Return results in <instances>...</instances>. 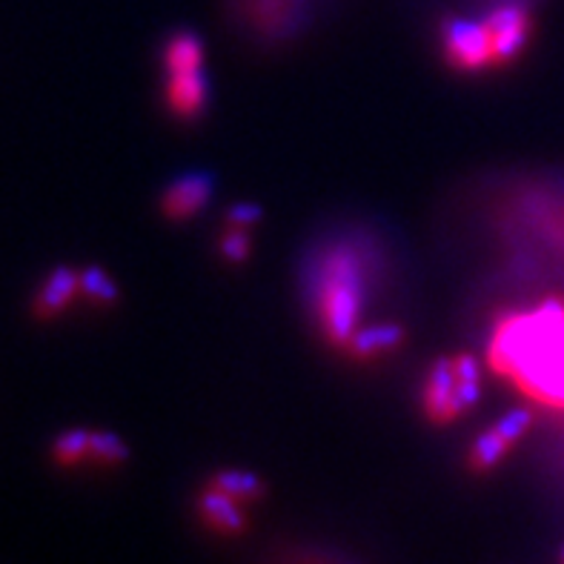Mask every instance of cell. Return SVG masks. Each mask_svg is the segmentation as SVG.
Masks as SVG:
<instances>
[{
	"label": "cell",
	"mask_w": 564,
	"mask_h": 564,
	"mask_svg": "<svg viewBox=\"0 0 564 564\" xmlns=\"http://www.w3.org/2000/svg\"><path fill=\"white\" fill-rule=\"evenodd\" d=\"M207 485L215 487V490H221V494L232 496V499L241 501V505H256V501L264 499L267 494L264 481L247 470H218L209 476Z\"/></svg>",
	"instance_id": "cell-13"
},
{
	"label": "cell",
	"mask_w": 564,
	"mask_h": 564,
	"mask_svg": "<svg viewBox=\"0 0 564 564\" xmlns=\"http://www.w3.org/2000/svg\"><path fill=\"white\" fill-rule=\"evenodd\" d=\"M530 427H533V413L522 408L510 410V413L501 415L499 422L481 430L479 436L473 438L470 447H467L465 462L470 467V473H476V476L494 473L516 444L528 436Z\"/></svg>",
	"instance_id": "cell-6"
},
{
	"label": "cell",
	"mask_w": 564,
	"mask_h": 564,
	"mask_svg": "<svg viewBox=\"0 0 564 564\" xmlns=\"http://www.w3.org/2000/svg\"><path fill=\"white\" fill-rule=\"evenodd\" d=\"M473 7H479L481 12H487V9L499 7V3H524V7H533L536 0H470Z\"/></svg>",
	"instance_id": "cell-19"
},
{
	"label": "cell",
	"mask_w": 564,
	"mask_h": 564,
	"mask_svg": "<svg viewBox=\"0 0 564 564\" xmlns=\"http://www.w3.org/2000/svg\"><path fill=\"white\" fill-rule=\"evenodd\" d=\"M481 399V372L476 358L467 352L458 356H442L424 370L422 390V415L436 427L458 422L470 413Z\"/></svg>",
	"instance_id": "cell-3"
},
{
	"label": "cell",
	"mask_w": 564,
	"mask_h": 564,
	"mask_svg": "<svg viewBox=\"0 0 564 564\" xmlns=\"http://www.w3.org/2000/svg\"><path fill=\"white\" fill-rule=\"evenodd\" d=\"M481 21L490 35V46H494L496 69H508L519 61L524 50H528L530 35H533V14L524 3H499V7L481 12Z\"/></svg>",
	"instance_id": "cell-7"
},
{
	"label": "cell",
	"mask_w": 564,
	"mask_h": 564,
	"mask_svg": "<svg viewBox=\"0 0 564 564\" xmlns=\"http://www.w3.org/2000/svg\"><path fill=\"white\" fill-rule=\"evenodd\" d=\"M195 69H204V41L193 29H175L161 46V72L184 75Z\"/></svg>",
	"instance_id": "cell-12"
},
{
	"label": "cell",
	"mask_w": 564,
	"mask_h": 564,
	"mask_svg": "<svg viewBox=\"0 0 564 564\" xmlns=\"http://www.w3.org/2000/svg\"><path fill=\"white\" fill-rule=\"evenodd\" d=\"M80 299L95 307H115L121 301V290L104 267L89 264L80 270Z\"/></svg>",
	"instance_id": "cell-14"
},
{
	"label": "cell",
	"mask_w": 564,
	"mask_h": 564,
	"mask_svg": "<svg viewBox=\"0 0 564 564\" xmlns=\"http://www.w3.org/2000/svg\"><path fill=\"white\" fill-rule=\"evenodd\" d=\"M247 505L236 501L232 496L215 490V487H204L198 496V513L207 528H213L221 536H238L247 530Z\"/></svg>",
	"instance_id": "cell-11"
},
{
	"label": "cell",
	"mask_w": 564,
	"mask_h": 564,
	"mask_svg": "<svg viewBox=\"0 0 564 564\" xmlns=\"http://www.w3.org/2000/svg\"><path fill=\"white\" fill-rule=\"evenodd\" d=\"M318 0H227L229 21L241 35L264 46H281L304 35Z\"/></svg>",
	"instance_id": "cell-4"
},
{
	"label": "cell",
	"mask_w": 564,
	"mask_h": 564,
	"mask_svg": "<svg viewBox=\"0 0 564 564\" xmlns=\"http://www.w3.org/2000/svg\"><path fill=\"white\" fill-rule=\"evenodd\" d=\"M215 195V178L204 170L181 172L178 178H172L164 186V193L158 198V209L166 221L184 224L193 221L195 215H200L209 207V200Z\"/></svg>",
	"instance_id": "cell-8"
},
{
	"label": "cell",
	"mask_w": 564,
	"mask_h": 564,
	"mask_svg": "<svg viewBox=\"0 0 564 564\" xmlns=\"http://www.w3.org/2000/svg\"><path fill=\"white\" fill-rule=\"evenodd\" d=\"M438 50H442L447 69L458 75H481L494 72V46L487 35L485 21H473L462 14H447L438 23Z\"/></svg>",
	"instance_id": "cell-5"
},
{
	"label": "cell",
	"mask_w": 564,
	"mask_h": 564,
	"mask_svg": "<svg viewBox=\"0 0 564 564\" xmlns=\"http://www.w3.org/2000/svg\"><path fill=\"white\" fill-rule=\"evenodd\" d=\"M562 564H564V553H562Z\"/></svg>",
	"instance_id": "cell-20"
},
{
	"label": "cell",
	"mask_w": 564,
	"mask_h": 564,
	"mask_svg": "<svg viewBox=\"0 0 564 564\" xmlns=\"http://www.w3.org/2000/svg\"><path fill=\"white\" fill-rule=\"evenodd\" d=\"M89 438H93V430H64V433L52 442V462H55L57 467L86 465V462H89Z\"/></svg>",
	"instance_id": "cell-15"
},
{
	"label": "cell",
	"mask_w": 564,
	"mask_h": 564,
	"mask_svg": "<svg viewBox=\"0 0 564 564\" xmlns=\"http://www.w3.org/2000/svg\"><path fill=\"white\" fill-rule=\"evenodd\" d=\"M218 252H221V261L241 267L252 252V232L243 227H227L218 238Z\"/></svg>",
	"instance_id": "cell-17"
},
{
	"label": "cell",
	"mask_w": 564,
	"mask_h": 564,
	"mask_svg": "<svg viewBox=\"0 0 564 564\" xmlns=\"http://www.w3.org/2000/svg\"><path fill=\"white\" fill-rule=\"evenodd\" d=\"M299 290L307 318L329 350L347 356L370 324L399 315L404 267L393 238L372 221H333L313 232L299 261Z\"/></svg>",
	"instance_id": "cell-1"
},
{
	"label": "cell",
	"mask_w": 564,
	"mask_h": 564,
	"mask_svg": "<svg viewBox=\"0 0 564 564\" xmlns=\"http://www.w3.org/2000/svg\"><path fill=\"white\" fill-rule=\"evenodd\" d=\"M485 358L533 408L564 415V299L501 304L487 324Z\"/></svg>",
	"instance_id": "cell-2"
},
{
	"label": "cell",
	"mask_w": 564,
	"mask_h": 564,
	"mask_svg": "<svg viewBox=\"0 0 564 564\" xmlns=\"http://www.w3.org/2000/svg\"><path fill=\"white\" fill-rule=\"evenodd\" d=\"M129 458V447L121 442V436L107 433V430H93L89 438V462L98 467H118Z\"/></svg>",
	"instance_id": "cell-16"
},
{
	"label": "cell",
	"mask_w": 564,
	"mask_h": 564,
	"mask_svg": "<svg viewBox=\"0 0 564 564\" xmlns=\"http://www.w3.org/2000/svg\"><path fill=\"white\" fill-rule=\"evenodd\" d=\"M213 98V84L204 69L164 75V107L178 121H198Z\"/></svg>",
	"instance_id": "cell-9"
},
{
	"label": "cell",
	"mask_w": 564,
	"mask_h": 564,
	"mask_svg": "<svg viewBox=\"0 0 564 564\" xmlns=\"http://www.w3.org/2000/svg\"><path fill=\"white\" fill-rule=\"evenodd\" d=\"M80 299V270L75 267H55V270L43 279L41 290L35 295V304H32V313H35L37 322H52L57 315L69 307L72 301Z\"/></svg>",
	"instance_id": "cell-10"
},
{
	"label": "cell",
	"mask_w": 564,
	"mask_h": 564,
	"mask_svg": "<svg viewBox=\"0 0 564 564\" xmlns=\"http://www.w3.org/2000/svg\"><path fill=\"white\" fill-rule=\"evenodd\" d=\"M264 218V209L258 207V204H232L224 215V224L227 227H243V229H252L256 224H261Z\"/></svg>",
	"instance_id": "cell-18"
}]
</instances>
